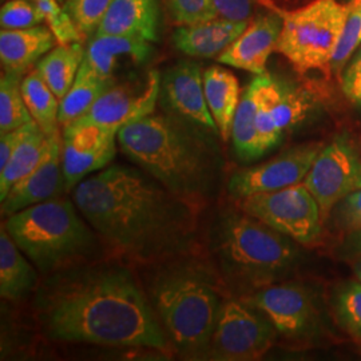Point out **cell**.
Segmentation results:
<instances>
[{"label":"cell","instance_id":"obj_1","mask_svg":"<svg viewBox=\"0 0 361 361\" xmlns=\"http://www.w3.org/2000/svg\"><path fill=\"white\" fill-rule=\"evenodd\" d=\"M135 269L114 258L40 276L31 313L47 340L110 348L173 349Z\"/></svg>","mask_w":361,"mask_h":361},{"label":"cell","instance_id":"obj_2","mask_svg":"<svg viewBox=\"0 0 361 361\" xmlns=\"http://www.w3.org/2000/svg\"><path fill=\"white\" fill-rule=\"evenodd\" d=\"M73 200L107 256L134 269L202 247L201 213L137 165L99 170Z\"/></svg>","mask_w":361,"mask_h":361},{"label":"cell","instance_id":"obj_3","mask_svg":"<svg viewBox=\"0 0 361 361\" xmlns=\"http://www.w3.org/2000/svg\"><path fill=\"white\" fill-rule=\"evenodd\" d=\"M217 137L176 114L152 113L119 130L118 146L133 164L202 213L221 186Z\"/></svg>","mask_w":361,"mask_h":361},{"label":"cell","instance_id":"obj_4","mask_svg":"<svg viewBox=\"0 0 361 361\" xmlns=\"http://www.w3.org/2000/svg\"><path fill=\"white\" fill-rule=\"evenodd\" d=\"M176 355L207 360L228 288L204 247L135 269Z\"/></svg>","mask_w":361,"mask_h":361},{"label":"cell","instance_id":"obj_5","mask_svg":"<svg viewBox=\"0 0 361 361\" xmlns=\"http://www.w3.org/2000/svg\"><path fill=\"white\" fill-rule=\"evenodd\" d=\"M202 247L228 289L233 285L253 292L284 279L300 258L296 241L245 212L233 210L216 214Z\"/></svg>","mask_w":361,"mask_h":361},{"label":"cell","instance_id":"obj_6","mask_svg":"<svg viewBox=\"0 0 361 361\" xmlns=\"http://www.w3.org/2000/svg\"><path fill=\"white\" fill-rule=\"evenodd\" d=\"M66 195L23 209L3 221L40 276L109 257L98 234L74 200Z\"/></svg>","mask_w":361,"mask_h":361},{"label":"cell","instance_id":"obj_7","mask_svg":"<svg viewBox=\"0 0 361 361\" xmlns=\"http://www.w3.org/2000/svg\"><path fill=\"white\" fill-rule=\"evenodd\" d=\"M258 4L283 19L276 51L284 55L298 73L331 70L349 13V1L313 0L295 10L281 8L273 0H258Z\"/></svg>","mask_w":361,"mask_h":361},{"label":"cell","instance_id":"obj_8","mask_svg":"<svg viewBox=\"0 0 361 361\" xmlns=\"http://www.w3.org/2000/svg\"><path fill=\"white\" fill-rule=\"evenodd\" d=\"M277 329L244 298L226 297L210 338L207 360H259L273 347Z\"/></svg>","mask_w":361,"mask_h":361},{"label":"cell","instance_id":"obj_9","mask_svg":"<svg viewBox=\"0 0 361 361\" xmlns=\"http://www.w3.org/2000/svg\"><path fill=\"white\" fill-rule=\"evenodd\" d=\"M235 202L243 212L296 241L298 245H313L322 235V210L304 183L255 194Z\"/></svg>","mask_w":361,"mask_h":361},{"label":"cell","instance_id":"obj_10","mask_svg":"<svg viewBox=\"0 0 361 361\" xmlns=\"http://www.w3.org/2000/svg\"><path fill=\"white\" fill-rule=\"evenodd\" d=\"M316 198L323 219L349 194L361 189V155L345 137L322 149L302 182Z\"/></svg>","mask_w":361,"mask_h":361},{"label":"cell","instance_id":"obj_11","mask_svg":"<svg viewBox=\"0 0 361 361\" xmlns=\"http://www.w3.org/2000/svg\"><path fill=\"white\" fill-rule=\"evenodd\" d=\"M323 146L301 145L271 161L234 171L228 180V193L234 201L259 193H269L302 183Z\"/></svg>","mask_w":361,"mask_h":361},{"label":"cell","instance_id":"obj_12","mask_svg":"<svg viewBox=\"0 0 361 361\" xmlns=\"http://www.w3.org/2000/svg\"><path fill=\"white\" fill-rule=\"evenodd\" d=\"M161 92V75L150 70L143 79L114 83L90 110L73 123L97 125L119 131L123 126L154 113Z\"/></svg>","mask_w":361,"mask_h":361},{"label":"cell","instance_id":"obj_13","mask_svg":"<svg viewBox=\"0 0 361 361\" xmlns=\"http://www.w3.org/2000/svg\"><path fill=\"white\" fill-rule=\"evenodd\" d=\"M118 131L97 125L71 123L62 130V164L67 193L89 174L107 168L114 159Z\"/></svg>","mask_w":361,"mask_h":361},{"label":"cell","instance_id":"obj_14","mask_svg":"<svg viewBox=\"0 0 361 361\" xmlns=\"http://www.w3.org/2000/svg\"><path fill=\"white\" fill-rule=\"evenodd\" d=\"M244 300L261 310L279 334L292 338L307 335L314 322L313 300L302 285H268Z\"/></svg>","mask_w":361,"mask_h":361},{"label":"cell","instance_id":"obj_15","mask_svg":"<svg viewBox=\"0 0 361 361\" xmlns=\"http://www.w3.org/2000/svg\"><path fill=\"white\" fill-rule=\"evenodd\" d=\"M159 98L169 113L219 134L207 107L204 71L193 61H180L161 75Z\"/></svg>","mask_w":361,"mask_h":361},{"label":"cell","instance_id":"obj_16","mask_svg":"<svg viewBox=\"0 0 361 361\" xmlns=\"http://www.w3.org/2000/svg\"><path fill=\"white\" fill-rule=\"evenodd\" d=\"M67 193L62 164V135L52 138L50 149L37 168L16 182L1 201L0 213L7 219L27 207L50 201Z\"/></svg>","mask_w":361,"mask_h":361},{"label":"cell","instance_id":"obj_17","mask_svg":"<svg viewBox=\"0 0 361 361\" xmlns=\"http://www.w3.org/2000/svg\"><path fill=\"white\" fill-rule=\"evenodd\" d=\"M281 30L283 19L279 13L269 10L258 15L217 61L256 75L267 74V65L271 52L276 51Z\"/></svg>","mask_w":361,"mask_h":361},{"label":"cell","instance_id":"obj_18","mask_svg":"<svg viewBox=\"0 0 361 361\" xmlns=\"http://www.w3.org/2000/svg\"><path fill=\"white\" fill-rule=\"evenodd\" d=\"M153 42L133 35H92L86 46L83 63L97 75L116 79L125 66H141L153 54Z\"/></svg>","mask_w":361,"mask_h":361},{"label":"cell","instance_id":"obj_19","mask_svg":"<svg viewBox=\"0 0 361 361\" xmlns=\"http://www.w3.org/2000/svg\"><path fill=\"white\" fill-rule=\"evenodd\" d=\"M247 25L249 22H234L219 16L178 27L173 34V43L188 56L219 58L244 32Z\"/></svg>","mask_w":361,"mask_h":361},{"label":"cell","instance_id":"obj_20","mask_svg":"<svg viewBox=\"0 0 361 361\" xmlns=\"http://www.w3.org/2000/svg\"><path fill=\"white\" fill-rule=\"evenodd\" d=\"M56 39L47 26L22 30H1L0 62L3 73L26 75L39 61L55 47Z\"/></svg>","mask_w":361,"mask_h":361},{"label":"cell","instance_id":"obj_21","mask_svg":"<svg viewBox=\"0 0 361 361\" xmlns=\"http://www.w3.org/2000/svg\"><path fill=\"white\" fill-rule=\"evenodd\" d=\"M158 27V0H113L94 35H133L155 42Z\"/></svg>","mask_w":361,"mask_h":361},{"label":"cell","instance_id":"obj_22","mask_svg":"<svg viewBox=\"0 0 361 361\" xmlns=\"http://www.w3.org/2000/svg\"><path fill=\"white\" fill-rule=\"evenodd\" d=\"M40 280V273L26 255L15 244L1 224L0 229V296L18 302L32 295Z\"/></svg>","mask_w":361,"mask_h":361},{"label":"cell","instance_id":"obj_23","mask_svg":"<svg viewBox=\"0 0 361 361\" xmlns=\"http://www.w3.org/2000/svg\"><path fill=\"white\" fill-rule=\"evenodd\" d=\"M204 87L207 107L217 125L219 138L229 142L234 116L241 101L238 79L229 70L212 66L204 71Z\"/></svg>","mask_w":361,"mask_h":361},{"label":"cell","instance_id":"obj_24","mask_svg":"<svg viewBox=\"0 0 361 361\" xmlns=\"http://www.w3.org/2000/svg\"><path fill=\"white\" fill-rule=\"evenodd\" d=\"M264 75H257L246 87L241 95V101L237 107L232 128L233 147L240 159L249 162L262 157L261 145L258 140L257 118L258 104L264 85Z\"/></svg>","mask_w":361,"mask_h":361},{"label":"cell","instance_id":"obj_25","mask_svg":"<svg viewBox=\"0 0 361 361\" xmlns=\"http://www.w3.org/2000/svg\"><path fill=\"white\" fill-rule=\"evenodd\" d=\"M85 54L86 47L80 42L58 43L35 66L39 74L59 99L65 97L75 82Z\"/></svg>","mask_w":361,"mask_h":361},{"label":"cell","instance_id":"obj_26","mask_svg":"<svg viewBox=\"0 0 361 361\" xmlns=\"http://www.w3.org/2000/svg\"><path fill=\"white\" fill-rule=\"evenodd\" d=\"M114 83H116V79L99 77L82 62L75 82L61 99L59 123L62 130L85 116L90 110L91 106Z\"/></svg>","mask_w":361,"mask_h":361},{"label":"cell","instance_id":"obj_27","mask_svg":"<svg viewBox=\"0 0 361 361\" xmlns=\"http://www.w3.org/2000/svg\"><path fill=\"white\" fill-rule=\"evenodd\" d=\"M22 92L28 111L40 130L49 138L62 135L59 123L61 99L54 94L35 67L23 77Z\"/></svg>","mask_w":361,"mask_h":361},{"label":"cell","instance_id":"obj_28","mask_svg":"<svg viewBox=\"0 0 361 361\" xmlns=\"http://www.w3.org/2000/svg\"><path fill=\"white\" fill-rule=\"evenodd\" d=\"M52 138H49L39 128L19 145L7 165L0 170V202L7 197L16 182L37 168L50 149Z\"/></svg>","mask_w":361,"mask_h":361},{"label":"cell","instance_id":"obj_29","mask_svg":"<svg viewBox=\"0 0 361 361\" xmlns=\"http://www.w3.org/2000/svg\"><path fill=\"white\" fill-rule=\"evenodd\" d=\"M269 104L273 123L276 129L283 134L285 130L292 129L305 119L312 102L307 92L273 79Z\"/></svg>","mask_w":361,"mask_h":361},{"label":"cell","instance_id":"obj_30","mask_svg":"<svg viewBox=\"0 0 361 361\" xmlns=\"http://www.w3.org/2000/svg\"><path fill=\"white\" fill-rule=\"evenodd\" d=\"M25 75L3 73L0 79V135L32 122L22 92Z\"/></svg>","mask_w":361,"mask_h":361},{"label":"cell","instance_id":"obj_31","mask_svg":"<svg viewBox=\"0 0 361 361\" xmlns=\"http://www.w3.org/2000/svg\"><path fill=\"white\" fill-rule=\"evenodd\" d=\"M349 13L331 62V70L336 74L345 68L352 55L361 46V0H349Z\"/></svg>","mask_w":361,"mask_h":361},{"label":"cell","instance_id":"obj_32","mask_svg":"<svg viewBox=\"0 0 361 361\" xmlns=\"http://www.w3.org/2000/svg\"><path fill=\"white\" fill-rule=\"evenodd\" d=\"M34 3L44 15L47 27L51 30L58 43L66 44L85 42L86 37L79 30L71 15L66 11L65 7L61 6L62 3L58 0H34Z\"/></svg>","mask_w":361,"mask_h":361},{"label":"cell","instance_id":"obj_33","mask_svg":"<svg viewBox=\"0 0 361 361\" xmlns=\"http://www.w3.org/2000/svg\"><path fill=\"white\" fill-rule=\"evenodd\" d=\"M111 3L113 0H66L63 7L83 35L90 37L98 30Z\"/></svg>","mask_w":361,"mask_h":361},{"label":"cell","instance_id":"obj_34","mask_svg":"<svg viewBox=\"0 0 361 361\" xmlns=\"http://www.w3.org/2000/svg\"><path fill=\"white\" fill-rule=\"evenodd\" d=\"M44 22V15L31 0H8L0 10L1 30L31 28L40 26Z\"/></svg>","mask_w":361,"mask_h":361},{"label":"cell","instance_id":"obj_35","mask_svg":"<svg viewBox=\"0 0 361 361\" xmlns=\"http://www.w3.org/2000/svg\"><path fill=\"white\" fill-rule=\"evenodd\" d=\"M273 85V78L267 73L264 75V85L261 91V98L258 104L257 118H256V126H257L258 140L261 145V150L265 154L271 147H274L281 140V133L276 129L271 116V89Z\"/></svg>","mask_w":361,"mask_h":361},{"label":"cell","instance_id":"obj_36","mask_svg":"<svg viewBox=\"0 0 361 361\" xmlns=\"http://www.w3.org/2000/svg\"><path fill=\"white\" fill-rule=\"evenodd\" d=\"M169 10L178 26L219 18L213 0H168Z\"/></svg>","mask_w":361,"mask_h":361},{"label":"cell","instance_id":"obj_37","mask_svg":"<svg viewBox=\"0 0 361 361\" xmlns=\"http://www.w3.org/2000/svg\"><path fill=\"white\" fill-rule=\"evenodd\" d=\"M337 313L349 332L361 337V283L349 285L340 293Z\"/></svg>","mask_w":361,"mask_h":361},{"label":"cell","instance_id":"obj_38","mask_svg":"<svg viewBox=\"0 0 361 361\" xmlns=\"http://www.w3.org/2000/svg\"><path fill=\"white\" fill-rule=\"evenodd\" d=\"M341 85L349 102L361 109V46L345 66Z\"/></svg>","mask_w":361,"mask_h":361},{"label":"cell","instance_id":"obj_39","mask_svg":"<svg viewBox=\"0 0 361 361\" xmlns=\"http://www.w3.org/2000/svg\"><path fill=\"white\" fill-rule=\"evenodd\" d=\"M219 18L234 22H249L258 0H213Z\"/></svg>","mask_w":361,"mask_h":361},{"label":"cell","instance_id":"obj_40","mask_svg":"<svg viewBox=\"0 0 361 361\" xmlns=\"http://www.w3.org/2000/svg\"><path fill=\"white\" fill-rule=\"evenodd\" d=\"M37 129H39V126L35 121H32L22 128L0 135V170L7 165L19 145Z\"/></svg>","mask_w":361,"mask_h":361},{"label":"cell","instance_id":"obj_41","mask_svg":"<svg viewBox=\"0 0 361 361\" xmlns=\"http://www.w3.org/2000/svg\"><path fill=\"white\" fill-rule=\"evenodd\" d=\"M341 217L352 231H361V189L343 200Z\"/></svg>","mask_w":361,"mask_h":361},{"label":"cell","instance_id":"obj_42","mask_svg":"<svg viewBox=\"0 0 361 361\" xmlns=\"http://www.w3.org/2000/svg\"><path fill=\"white\" fill-rule=\"evenodd\" d=\"M350 249L361 256V231H355V233L349 238Z\"/></svg>","mask_w":361,"mask_h":361},{"label":"cell","instance_id":"obj_43","mask_svg":"<svg viewBox=\"0 0 361 361\" xmlns=\"http://www.w3.org/2000/svg\"><path fill=\"white\" fill-rule=\"evenodd\" d=\"M356 276H357V279H359V281L361 283V261L357 264V267H356Z\"/></svg>","mask_w":361,"mask_h":361},{"label":"cell","instance_id":"obj_44","mask_svg":"<svg viewBox=\"0 0 361 361\" xmlns=\"http://www.w3.org/2000/svg\"><path fill=\"white\" fill-rule=\"evenodd\" d=\"M58 1H59V3H62V4H63V3H65L66 0H58Z\"/></svg>","mask_w":361,"mask_h":361},{"label":"cell","instance_id":"obj_45","mask_svg":"<svg viewBox=\"0 0 361 361\" xmlns=\"http://www.w3.org/2000/svg\"><path fill=\"white\" fill-rule=\"evenodd\" d=\"M31 1H34V0H31Z\"/></svg>","mask_w":361,"mask_h":361}]
</instances>
